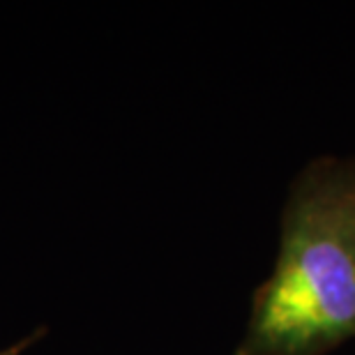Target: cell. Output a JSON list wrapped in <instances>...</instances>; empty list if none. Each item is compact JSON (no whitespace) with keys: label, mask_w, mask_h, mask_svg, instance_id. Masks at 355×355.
Instances as JSON below:
<instances>
[{"label":"cell","mask_w":355,"mask_h":355,"mask_svg":"<svg viewBox=\"0 0 355 355\" xmlns=\"http://www.w3.org/2000/svg\"><path fill=\"white\" fill-rule=\"evenodd\" d=\"M355 339V155H321L288 184L272 272L233 355H328Z\"/></svg>","instance_id":"1"},{"label":"cell","mask_w":355,"mask_h":355,"mask_svg":"<svg viewBox=\"0 0 355 355\" xmlns=\"http://www.w3.org/2000/svg\"><path fill=\"white\" fill-rule=\"evenodd\" d=\"M46 332H49V328H46V325H42V328L33 330L28 337L19 339L17 344H12V346H7V349H3V351H0V355H21V353H24V351L28 349V346H33L35 342H40V339L44 337Z\"/></svg>","instance_id":"2"}]
</instances>
